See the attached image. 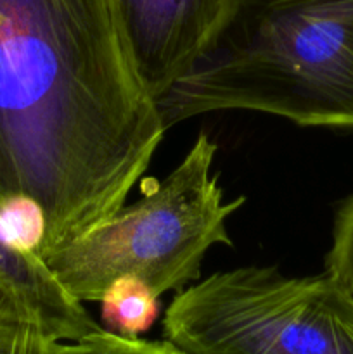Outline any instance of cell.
I'll list each match as a JSON object with an SVG mask.
<instances>
[{
    "mask_svg": "<svg viewBox=\"0 0 353 354\" xmlns=\"http://www.w3.org/2000/svg\"><path fill=\"white\" fill-rule=\"evenodd\" d=\"M165 131L113 0H0V199L44 207L38 256L120 211Z\"/></svg>",
    "mask_w": 353,
    "mask_h": 354,
    "instance_id": "1",
    "label": "cell"
},
{
    "mask_svg": "<svg viewBox=\"0 0 353 354\" xmlns=\"http://www.w3.org/2000/svg\"><path fill=\"white\" fill-rule=\"evenodd\" d=\"M156 107L166 130L215 111L353 128V0H237L213 45Z\"/></svg>",
    "mask_w": 353,
    "mask_h": 354,
    "instance_id": "2",
    "label": "cell"
},
{
    "mask_svg": "<svg viewBox=\"0 0 353 354\" xmlns=\"http://www.w3.org/2000/svg\"><path fill=\"white\" fill-rule=\"evenodd\" d=\"M217 149L199 133L168 176L142 183L137 203L38 258L80 303H99L106 287L123 275L144 280L156 296L183 290L201 277L213 245H232L227 218L246 201H224L211 171Z\"/></svg>",
    "mask_w": 353,
    "mask_h": 354,
    "instance_id": "3",
    "label": "cell"
},
{
    "mask_svg": "<svg viewBox=\"0 0 353 354\" xmlns=\"http://www.w3.org/2000/svg\"><path fill=\"white\" fill-rule=\"evenodd\" d=\"M163 335L185 354H353V296L325 272L241 266L176 292Z\"/></svg>",
    "mask_w": 353,
    "mask_h": 354,
    "instance_id": "4",
    "label": "cell"
},
{
    "mask_svg": "<svg viewBox=\"0 0 353 354\" xmlns=\"http://www.w3.org/2000/svg\"><path fill=\"white\" fill-rule=\"evenodd\" d=\"M113 6L132 64L156 102L213 45L237 0H113Z\"/></svg>",
    "mask_w": 353,
    "mask_h": 354,
    "instance_id": "5",
    "label": "cell"
},
{
    "mask_svg": "<svg viewBox=\"0 0 353 354\" xmlns=\"http://www.w3.org/2000/svg\"><path fill=\"white\" fill-rule=\"evenodd\" d=\"M0 315L33 320L57 341L100 330L80 301L69 296L38 256L10 249L0 239Z\"/></svg>",
    "mask_w": 353,
    "mask_h": 354,
    "instance_id": "6",
    "label": "cell"
},
{
    "mask_svg": "<svg viewBox=\"0 0 353 354\" xmlns=\"http://www.w3.org/2000/svg\"><path fill=\"white\" fill-rule=\"evenodd\" d=\"M159 296L134 275L118 277L100 297V318L106 330L135 339L154 325L159 315Z\"/></svg>",
    "mask_w": 353,
    "mask_h": 354,
    "instance_id": "7",
    "label": "cell"
},
{
    "mask_svg": "<svg viewBox=\"0 0 353 354\" xmlns=\"http://www.w3.org/2000/svg\"><path fill=\"white\" fill-rule=\"evenodd\" d=\"M47 234L44 207L33 197L14 194L0 199V239L23 254L42 251Z\"/></svg>",
    "mask_w": 353,
    "mask_h": 354,
    "instance_id": "8",
    "label": "cell"
},
{
    "mask_svg": "<svg viewBox=\"0 0 353 354\" xmlns=\"http://www.w3.org/2000/svg\"><path fill=\"white\" fill-rule=\"evenodd\" d=\"M55 354H185L170 341H145L123 337L109 330L92 332L76 341H61Z\"/></svg>",
    "mask_w": 353,
    "mask_h": 354,
    "instance_id": "9",
    "label": "cell"
},
{
    "mask_svg": "<svg viewBox=\"0 0 353 354\" xmlns=\"http://www.w3.org/2000/svg\"><path fill=\"white\" fill-rule=\"evenodd\" d=\"M325 273L353 296V196L343 201L336 211L331 249L325 254Z\"/></svg>",
    "mask_w": 353,
    "mask_h": 354,
    "instance_id": "10",
    "label": "cell"
},
{
    "mask_svg": "<svg viewBox=\"0 0 353 354\" xmlns=\"http://www.w3.org/2000/svg\"><path fill=\"white\" fill-rule=\"evenodd\" d=\"M57 342L37 322L0 315V354H55Z\"/></svg>",
    "mask_w": 353,
    "mask_h": 354,
    "instance_id": "11",
    "label": "cell"
}]
</instances>
